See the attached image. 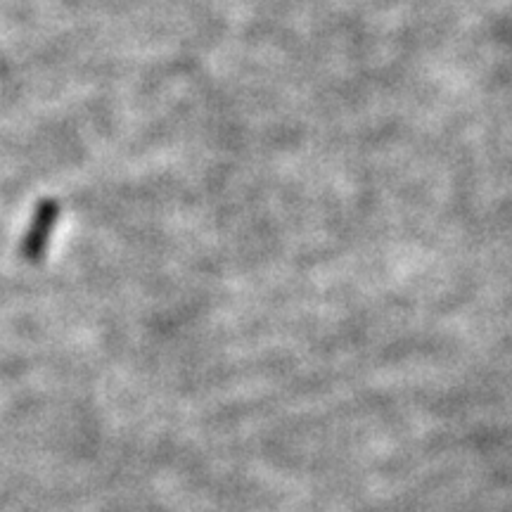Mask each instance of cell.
<instances>
[{
  "mask_svg": "<svg viewBox=\"0 0 512 512\" xmlns=\"http://www.w3.org/2000/svg\"><path fill=\"white\" fill-rule=\"evenodd\" d=\"M60 219V207L55 202H41L38 204L34 221H31L29 233L24 235L22 242V254L27 256L29 261L41 259L43 252H46L50 235H53L55 221Z\"/></svg>",
  "mask_w": 512,
  "mask_h": 512,
  "instance_id": "1",
  "label": "cell"
}]
</instances>
